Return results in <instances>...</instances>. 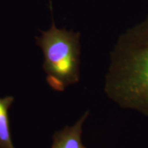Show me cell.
<instances>
[{
	"mask_svg": "<svg viewBox=\"0 0 148 148\" xmlns=\"http://www.w3.org/2000/svg\"><path fill=\"white\" fill-rule=\"evenodd\" d=\"M104 92L121 108L148 117V16L118 39L110 53Z\"/></svg>",
	"mask_w": 148,
	"mask_h": 148,
	"instance_id": "6da1fadb",
	"label": "cell"
},
{
	"mask_svg": "<svg viewBox=\"0 0 148 148\" xmlns=\"http://www.w3.org/2000/svg\"><path fill=\"white\" fill-rule=\"evenodd\" d=\"M40 32L41 37H36V40L44 55L42 68L47 73L46 80L51 89L64 91L68 86L79 82V33L58 29L53 19L51 28Z\"/></svg>",
	"mask_w": 148,
	"mask_h": 148,
	"instance_id": "7a4b0ae2",
	"label": "cell"
},
{
	"mask_svg": "<svg viewBox=\"0 0 148 148\" xmlns=\"http://www.w3.org/2000/svg\"><path fill=\"white\" fill-rule=\"evenodd\" d=\"M89 115L86 111L72 126H66L53 134L51 148H86L82 141V126Z\"/></svg>",
	"mask_w": 148,
	"mask_h": 148,
	"instance_id": "3957f363",
	"label": "cell"
},
{
	"mask_svg": "<svg viewBox=\"0 0 148 148\" xmlns=\"http://www.w3.org/2000/svg\"><path fill=\"white\" fill-rule=\"evenodd\" d=\"M14 101L12 96L0 98V148H15L12 141L8 110Z\"/></svg>",
	"mask_w": 148,
	"mask_h": 148,
	"instance_id": "277c9868",
	"label": "cell"
}]
</instances>
